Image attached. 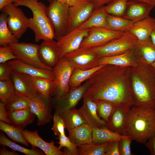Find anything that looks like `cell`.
I'll return each mask as SVG.
<instances>
[{"label":"cell","instance_id":"6da1fadb","mask_svg":"<svg viewBox=\"0 0 155 155\" xmlns=\"http://www.w3.org/2000/svg\"><path fill=\"white\" fill-rule=\"evenodd\" d=\"M130 67L106 64L87 80L84 97L111 102L116 107L131 108L133 105L130 86Z\"/></svg>","mask_w":155,"mask_h":155},{"label":"cell","instance_id":"7a4b0ae2","mask_svg":"<svg viewBox=\"0 0 155 155\" xmlns=\"http://www.w3.org/2000/svg\"><path fill=\"white\" fill-rule=\"evenodd\" d=\"M129 80L134 105L154 108L155 104V68L151 65L140 62L130 67Z\"/></svg>","mask_w":155,"mask_h":155},{"label":"cell","instance_id":"3957f363","mask_svg":"<svg viewBox=\"0 0 155 155\" xmlns=\"http://www.w3.org/2000/svg\"><path fill=\"white\" fill-rule=\"evenodd\" d=\"M126 135L137 142L145 144L155 136V109L133 105L126 128Z\"/></svg>","mask_w":155,"mask_h":155},{"label":"cell","instance_id":"277c9868","mask_svg":"<svg viewBox=\"0 0 155 155\" xmlns=\"http://www.w3.org/2000/svg\"><path fill=\"white\" fill-rule=\"evenodd\" d=\"M13 3L17 6L26 7L32 11L33 16L29 19L28 28L34 32L36 42L55 39L53 27L46 13L47 7L42 2L34 0H14Z\"/></svg>","mask_w":155,"mask_h":155},{"label":"cell","instance_id":"5b68a950","mask_svg":"<svg viewBox=\"0 0 155 155\" xmlns=\"http://www.w3.org/2000/svg\"><path fill=\"white\" fill-rule=\"evenodd\" d=\"M46 13L54 29L55 39L57 40L68 32L69 6L57 0H49Z\"/></svg>","mask_w":155,"mask_h":155},{"label":"cell","instance_id":"8992f818","mask_svg":"<svg viewBox=\"0 0 155 155\" xmlns=\"http://www.w3.org/2000/svg\"><path fill=\"white\" fill-rule=\"evenodd\" d=\"M74 68L64 56L53 67L52 72L54 79L53 98L59 99L66 95L70 88L69 82Z\"/></svg>","mask_w":155,"mask_h":155},{"label":"cell","instance_id":"52a82bcc","mask_svg":"<svg viewBox=\"0 0 155 155\" xmlns=\"http://www.w3.org/2000/svg\"><path fill=\"white\" fill-rule=\"evenodd\" d=\"M137 39L129 31L123 32L120 37L106 44L90 48L100 57H108L122 54L132 49Z\"/></svg>","mask_w":155,"mask_h":155},{"label":"cell","instance_id":"ba28073f","mask_svg":"<svg viewBox=\"0 0 155 155\" xmlns=\"http://www.w3.org/2000/svg\"><path fill=\"white\" fill-rule=\"evenodd\" d=\"M17 59L35 67L52 71L53 68L48 67L40 60L38 53L39 45L25 42H16L9 45Z\"/></svg>","mask_w":155,"mask_h":155},{"label":"cell","instance_id":"9c48e42d","mask_svg":"<svg viewBox=\"0 0 155 155\" xmlns=\"http://www.w3.org/2000/svg\"><path fill=\"white\" fill-rule=\"evenodd\" d=\"M1 11L7 15V25L10 31L18 39L20 38L28 28L29 18L21 9L13 3Z\"/></svg>","mask_w":155,"mask_h":155},{"label":"cell","instance_id":"30bf717a","mask_svg":"<svg viewBox=\"0 0 155 155\" xmlns=\"http://www.w3.org/2000/svg\"><path fill=\"white\" fill-rule=\"evenodd\" d=\"M64 56L74 68L82 70L90 69L98 66L100 57L90 48L80 47Z\"/></svg>","mask_w":155,"mask_h":155},{"label":"cell","instance_id":"8fae6325","mask_svg":"<svg viewBox=\"0 0 155 155\" xmlns=\"http://www.w3.org/2000/svg\"><path fill=\"white\" fill-rule=\"evenodd\" d=\"M124 32L106 28L91 29L88 35L83 40L80 47L91 48L102 46L112 40L120 37Z\"/></svg>","mask_w":155,"mask_h":155},{"label":"cell","instance_id":"7c38bea8","mask_svg":"<svg viewBox=\"0 0 155 155\" xmlns=\"http://www.w3.org/2000/svg\"><path fill=\"white\" fill-rule=\"evenodd\" d=\"M90 30L78 28L57 40L61 58L79 48L83 40L88 35Z\"/></svg>","mask_w":155,"mask_h":155},{"label":"cell","instance_id":"4fadbf2b","mask_svg":"<svg viewBox=\"0 0 155 155\" xmlns=\"http://www.w3.org/2000/svg\"><path fill=\"white\" fill-rule=\"evenodd\" d=\"M89 86L87 80L82 85L70 89L69 92L61 98L51 99L53 106L55 109L54 113L59 114L75 108L82 98Z\"/></svg>","mask_w":155,"mask_h":155},{"label":"cell","instance_id":"5bb4252c","mask_svg":"<svg viewBox=\"0 0 155 155\" xmlns=\"http://www.w3.org/2000/svg\"><path fill=\"white\" fill-rule=\"evenodd\" d=\"M52 106L51 98H47L40 94L31 99L30 108L37 117L38 125H44L53 119Z\"/></svg>","mask_w":155,"mask_h":155},{"label":"cell","instance_id":"9a60e30c","mask_svg":"<svg viewBox=\"0 0 155 155\" xmlns=\"http://www.w3.org/2000/svg\"><path fill=\"white\" fill-rule=\"evenodd\" d=\"M94 10V5L89 0L69 6L68 32L79 27L87 20Z\"/></svg>","mask_w":155,"mask_h":155},{"label":"cell","instance_id":"2e32d148","mask_svg":"<svg viewBox=\"0 0 155 155\" xmlns=\"http://www.w3.org/2000/svg\"><path fill=\"white\" fill-rule=\"evenodd\" d=\"M25 140L32 147L39 148L46 155H66L65 152L61 150L58 147L55 145L52 141L48 142L44 140L38 135L37 130L31 131L27 129L22 131Z\"/></svg>","mask_w":155,"mask_h":155},{"label":"cell","instance_id":"e0dca14e","mask_svg":"<svg viewBox=\"0 0 155 155\" xmlns=\"http://www.w3.org/2000/svg\"><path fill=\"white\" fill-rule=\"evenodd\" d=\"M11 79L16 93L31 99L40 94L35 88L31 76L13 70Z\"/></svg>","mask_w":155,"mask_h":155},{"label":"cell","instance_id":"ac0fdd59","mask_svg":"<svg viewBox=\"0 0 155 155\" xmlns=\"http://www.w3.org/2000/svg\"><path fill=\"white\" fill-rule=\"evenodd\" d=\"M131 50L138 63L151 65L155 61V45L150 37L144 40H137Z\"/></svg>","mask_w":155,"mask_h":155},{"label":"cell","instance_id":"d6986e66","mask_svg":"<svg viewBox=\"0 0 155 155\" xmlns=\"http://www.w3.org/2000/svg\"><path fill=\"white\" fill-rule=\"evenodd\" d=\"M131 108L116 107L106 123V128L119 134L127 135L126 128Z\"/></svg>","mask_w":155,"mask_h":155},{"label":"cell","instance_id":"ffe728a7","mask_svg":"<svg viewBox=\"0 0 155 155\" xmlns=\"http://www.w3.org/2000/svg\"><path fill=\"white\" fill-rule=\"evenodd\" d=\"M38 53L42 62L52 68H53L61 59L57 41L54 40L43 41L38 46Z\"/></svg>","mask_w":155,"mask_h":155},{"label":"cell","instance_id":"44dd1931","mask_svg":"<svg viewBox=\"0 0 155 155\" xmlns=\"http://www.w3.org/2000/svg\"><path fill=\"white\" fill-rule=\"evenodd\" d=\"M79 110L86 123L92 127L106 128V123L98 115L94 100L84 97L83 104Z\"/></svg>","mask_w":155,"mask_h":155},{"label":"cell","instance_id":"7402d4cb","mask_svg":"<svg viewBox=\"0 0 155 155\" xmlns=\"http://www.w3.org/2000/svg\"><path fill=\"white\" fill-rule=\"evenodd\" d=\"M154 7L146 3L135 0H129L126 11L122 17L135 22L149 16Z\"/></svg>","mask_w":155,"mask_h":155},{"label":"cell","instance_id":"603a6c76","mask_svg":"<svg viewBox=\"0 0 155 155\" xmlns=\"http://www.w3.org/2000/svg\"><path fill=\"white\" fill-rule=\"evenodd\" d=\"M13 69L30 76L54 80L52 71L40 68L26 63L16 59L8 61Z\"/></svg>","mask_w":155,"mask_h":155},{"label":"cell","instance_id":"cb8c5ba5","mask_svg":"<svg viewBox=\"0 0 155 155\" xmlns=\"http://www.w3.org/2000/svg\"><path fill=\"white\" fill-rule=\"evenodd\" d=\"M68 132V138L78 147L92 143V127L87 123H84Z\"/></svg>","mask_w":155,"mask_h":155},{"label":"cell","instance_id":"d4e9b609","mask_svg":"<svg viewBox=\"0 0 155 155\" xmlns=\"http://www.w3.org/2000/svg\"><path fill=\"white\" fill-rule=\"evenodd\" d=\"M138 63L133 55L131 49L122 54L101 57L98 61L99 65L111 64L120 66L133 67Z\"/></svg>","mask_w":155,"mask_h":155},{"label":"cell","instance_id":"484cf974","mask_svg":"<svg viewBox=\"0 0 155 155\" xmlns=\"http://www.w3.org/2000/svg\"><path fill=\"white\" fill-rule=\"evenodd\" d=\"M155 28V19L148 16L146 18L135 22L129 31L135 36L137 40H144L150 37Z\"/></svg>","mask_w":155,"mask_h":155},{"label":"cell","instance_id":"4316f807","mask_svg":"<svg viewBox=\"0 0 155 155\" xmlns=\"http://www.w3.org/2000/svg\"><path fill=\"white\" fill-rule=\"evenodd\" d=\"M11 124L24 129L33 121L36 115L30 108L7 112Z\"/></svg>","mask_w":155,"mask_h":155},{"label":"cell","instance_id":"83f0119b","mask_svg":"<svg viewBox=\"0 0 155 155\" xmlns=\"http://www.w3.org/2000/svg\"><path fill=\"white\" fill-rule=\"evenodd\" d=\"M104 6L94 10L87 20L78 28L89 29L94 28H106L108 14L105 10Z\"/></svg>","mask_w":155,"mask_h":155},{"label":"cell","instance_id":"f1b7e54d","mask_svg":"<svg viewBox=\"0 0 155 155\" xmlns=\"http://www.w3.org/2000/svg\"><path fill=\"white\" fill-rule=\"evenodd\" d=\"M92 127V141L94 144H100L109 141L119 140L123 138L130 137L119 134L105 127Z\"/></svg>","mask_w":155,"mask_h":155},{"label":"cell","instance_id":"f546056e","mask_svg":"<svg viewBox=\"0 0 155 155\" xmlns=\"http://www.w3.org/2000/svg\"><path fill=\"white\" fill-rule=\"evenodd\" d=\"M57 114L62 119L65 127L68 131L84 123H87L81 115L79 109L75 108Z\"/></svg>","mask_w":155,"mask_h":155},{"label":"cell","instance_id":"4dcf8cb0","mask_svg":"<svg viewBox=\"0 0 155 155\" xmlns=\"http://www.w3.org/2000/svg\"><path fill=\"white\" fill-rule=\"evenodd\" d=\"M134 23L122 17L108 14L106 28L114 31L127 32L131 29Z\"/></svg>","mask_w":155,"mask_h":155},{"label":"cell","instance_id":"1f68e13d","mask_svg":"<svg viewBox=\"0 0 155 155\" xmlns=\"http://www.w3.org/2000/svg\"><path fill=\"white\" fill-rule=\"evenodd\" d=\"M105 65H100L92 69L87 70L74 68L69 80L70 88L81 86V84L82 82L88 79L93 73Z\"/></svg>","mask_w":155,"mask_h":155},{"label":"cell","instance_id":"d6a6232c","mask_svg":"<svg viewBox=\"0 0 155 155\" xmlns=\"http://www.w3.org/2000/svg\"><path fill=\"white\" fill-rule=\"evenodd\" d=\"M7 15L1 12L0 14V46H5L18 42V39L11 32L7 23Z\"/></svg>","mask_w":155,"mask_h":155},{"label":"cell","instance_id":"836d02e7","mask_svg":"<svg viewBox=\"0 0 155 155\" xmlns=\"http://www.w3.org/2000/svg\"><path fill=\"white\" fill-rule=\"evenodd\" d=\"M31 99L15 92L5 103L7 112L29 108Z\"/></svg>","mask_w":155,"mask_h":155},{"label":"cell","instance_id":"e575fe53","mask_svg":"<svg viewBox=\"0 0 155 155\" xmlns=\"http://www.w3.org/2000/svg\"><path fill=\"white\" fill-rule=\"evenodd\" d=\"M0 129L5 133L13 142L29 146V144L24 137L22 131L24 129L0 121Z\"/></svg>","mask_w":155,"mask_h":155},{"label":"cell","instance_id":"d590c367","mask_svg":"<svg viewBox=\"0 0 155 155\" xmlns=\"http://www.w3.org/2000/svg\"><path fill=\"white\" fill-rule=\"evenodd\" d=\"M32 77L37 91L45 97L51 98L54 90V80L41 77Z\"/></svg>","mask_w":155,"mask_h":155},{"label":"cell","instance_id":"8d00e7d4","mask_svg":"<svg viewBox=\"0 0 155 155\" xmlns=\"http://www.w3.org/2000/svg\"><path fill=\"white\" fill-rule=\"evenodd\" d=\"M0 144L2 146H7L13 150L22 153L26 155H43L45 154L42 151L32 147L28 149L22 146L9 140L2 132L0 134Z\"/></svg>","mask_w":155,"mask_h":155},{"label":"cell","instance_id":"74e56055","mask_svg":"<svg viewBox=\"0 0 155 155\" xmlns=\"http://www.w3.org/2000/svg\"><path fill=\"white\" fill-rule=\"evenodd\" d=\"M111 141L100 144L93 143L78 146L79 155H105Z\"/></svg>","mask_w":155,"mask_h":155},{"label":"cell","instance_id":"f35d334b","mask_svg":"<svg viewBox=\"0 0 155 155\" xmlns=\"http://www.w3.org/2000/svg\"><path fill=\"white\" fill-rule=\"evenodd\" d=\"M129 0H112L104 6V9L108 14L123 17L127 7Z\"/></svg>","mask_w":155,"mask_h":155},{"label":"cell","instance_id":"ab89813d","mask_svg":"<svg viewBox=\"0 0 155 155\" xmlns=\"http://www.w3.org/2000/svg\"><path fill=\"white\" fill-rule=\"evenodd\" d=\"M96 102L99 116L106 123L114 111L116 105L109 101L101 99L93 100Z\"/></svg>","mask_w":155,"mask_h":155},{"label":"cell","instance_id":"60d3db41","mask_svg":"<svg viewBox=\"0 0 155 155\" xmlns=\"http://www.w3.org/2000/svg\"><path fill=\"white\" fill-rule=\"evenodd\" d=\"M59 149L65 148L64 152L66 155H78L79 149L78 147L73 143L65 134H60L58 135Z\"/></svg>","mask_w":155,"mask_h":155},{"label":"cell","instance_id":"b9f144b4","mask_svg":"<svg viewBox=\"0 0 155 155\" xmlns=\"http://www.w3.org/2000/svg\"><path fill=\"white\" fill-rule=\"evenodd\" d=\"M16 92L11 80H0V99L1 102L5 103Z\"/></svg>","mask_w":155,"mask_h":155},{"label":"cell","instance_id":"7bdbcfd3","mask_svg":"<svg viewBox=\"0 0 155 155\" xmlns=\"http://www.w3.org/2000/svg\"><path fill=\"white\" fill-rule=\"evenodd\" d=\"M53 125L51 130L56 135L65 134V123L61 117L57 114L54 113L53 118Z\"/></svg>","mask_w":155,"mask_h":155},{"label":"cell","instance_id":"ee69618b","mask_svg":"<svg viewBox=\"0 0 155 155\" xmlns=\"http://www.w3.org/2000/svg\"><path fill=\"white\" fill-rule=\"evenodd\" d=\"M17 59L9 45L0 47V63Z\"/></svg>","mask_w":155,"mask_h":155},{"label":"cell","instance_id":"f6af8a7d","mask_svg":"<svg viewBox=\"0 0 155 155\" xmlns=\"http://www.w3.org/2000/svg\"><path fill=\"white\" fill-rule=\"evenodd\" d=\"M13 70V67L8 61L0 63V80H10Z\"/></svg>","mask_w":155,"mask_h":155},{"label":"cell","instance_id":"bcb514c9","mask_svg":"<svg viewBox=\"0 0 155 155\" xmlns=\"http://www.w3.org/2000/svg\"><path fill=\"white\" fill-rule=\"evenodd\" d=\"M132 140L130 137L119 140V148L120 155H131V145Z\"/></svg>","mask_w":155,"mask_h":155},{"label":"cell","instance_id":"7dc6e473","mask_svg":"<svg viewBox=\"0 0 155 155\" xmlns=\"http://www.w3.org/2000/svg\"><path fill=\"white\" fill-rule=\"evenodd\" d=\"M119 140L111 142L108 148L105 155H120L119 148Z\"/></svg>","mask_w":155,"mask_h":155},{"label":"cell","instance_id":"c3c4849f","mask_svg":"<svg viewBox=\"0 0 155 155\" xmlns=\"http://www.w3.org/2000/svg\"><path fill=\"white\" fill-rule=\"evenodd\" d=\"M0 120L7 124H11L7 117L5 104L1 102L0 103Z\"/></svg>","mask_w":155,"mask_h":155},{"label":"cell","instance_id":"681fc988","mask_svg":"<svg viewBox=\"0 0 155 155\" xmlns=\"http://www.w3.org/2000/svg\"><path fill=\"white\" fill-rule=\"evenodd\" d=\"M150 154L155 155V136L150 138L145 144Z\"/></svg>","mask_w":155,"mask_h":155},{"label":"cell","instance_id":"f907efd6","mask_svg":"<svg viewBox=\"0 0 155 155\" xmlns=\"http://www.w3.org/2000/svg\"><path fill=\"white\" fill-rule=\"evenodd\" d=\"M94 5V10L106 5L110 3L112 0H89Z\"/></svg>","mask_w":155,"mask_h":155},{"label":"cell","instance_id":"816d5d0a","mask_svg":"<svg viewBox=\"0 0 155 155\" xmlns=\"http://www.w3.org/2000/svg\"><path fill=\"white\" fill-rule=\"evenodd\" d=\"M1 155H18L19 154L14 151H9L7 150L5 146H3L0 152Z\"/></svg>","mask_w":155,"mask_h":155},{"label":"cell","instance_id":"f5cc1de1","mask_svg":"<svg viewBox=\"0 0 155 155\" xmlns=\"http://www.w3.org/2000/svg\"><path fill=\"white\" fill-rule=\"evenodd\" d=\"M88 0H67V4L69 6L78 5Z\"/></svg>","mask_w":155,"mask_h":155},{"label":"cell","instance_id":"db71d44e","mask_svg":"<svg viewBox=\"0 0 155 155\" xmlns=\"http://www.w3.org/2000/svg\"><path fill=\"white\" fill-rule=\"evenodd\" d=\"M14 0H0V11L5 6L13 3Z\"/></svg>","mask_w":155,"mask_h":155},{"label":"cell","instance_id":"11a10c76","mask_svg":"<svg viewBox=\"0 0 155 155\" xmlns=\"http://www.w3.org/2000/svg\"><path fill=\"white\" fill-rule=\"evenodd\" d=\"M147 3L154 7H155V0H135Z\"/></svg>","mask_w":155,"mask_h":155},{"label":"cell","instance_id":"9f6ffc18","mask_svg":"<svg viewBox=\"0 0 155 155\" xmlns=\"http://www.w3.org/2000/svg\"><path fill=\"white\" fill-rule=\"evenodd\" d=\"M150 37L152 42L155 45V28L152 32Z\"/></svg>","mask_w":155,"mask_h":155},{"label":"cell","instance_id":"6f0895ef","mask_svg":"<svg viewBox=\"0 0 155 155\" xmlns=\"http://www.w3.org/2000/svg\"><path fill=\"white\" fill-rule=\"evenodd\" d=\"M62 3L64 4H67V0H57Z\"/></svg>","mask_w":155,"mask_h":155},{"label":"cell","instance_id":"680465c9","mask_svg":"<svg viewBox=\"0 0 155 155\" xmlns=\"http://www.w3.org/2000/svg\"><path fill=\"white\" fill-rule=\"evenodd\" d=\"M151 65L155 68V61Z\"/></svg>","mask_w":155,"mask_h":155},{"label":"cell","instance_id":"91938a15","mask_svg":"<svg viewBox=\"0 0 155 155\" xmlns=\"http://www.w3.org/2000/svg\"><path fill=\"white\" fill-rule=\"evenodd\" d=\"M154 108L155 109V105H154Z\"/></svg>","mask_w":155,"mask_h":155},{"label":"cell","instance_id":"94428289","mask_svg":"<svg viewBox=\"0 0 155 155\" xmlns=\"http://www.w3.org/2000/svg\"><path fill=\"white\" fill-rule=\"evenodd\" d=\"M36 1H38V0H34Z\"/></svg>","mask_w":155,"mask_h":155},{"label":"cell","instance_id":"6125c7cd","mask_svg":"<svg viewBox=\"0 0 155 155\" xmlns=\"http://www.w3.org/2000/svg\"></svg>","mask_w":155,"mask_h":155}]
</instances>
